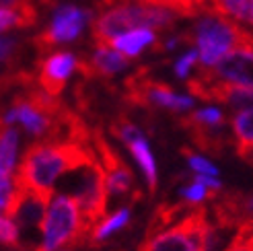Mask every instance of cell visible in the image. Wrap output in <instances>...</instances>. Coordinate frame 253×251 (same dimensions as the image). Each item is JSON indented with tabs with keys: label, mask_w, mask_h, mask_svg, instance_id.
<instances>
[{
	"label": "cell",
	"mask_w": 253,
	"mask_h": 251,
	"mask_svg": "<svg viewBox=\"0 0 253 251\" xmlns=\"http://www.w3.org/2000/svg\"><path fill=\"white\" fill-rule=\"evenodd\" d=\"M97 161L95 148L77 142H37L31 144L12 175L15 181L45 196H52L54 183L66 171L88 167Z\"/></svg>",
	"instance_id": "6da1fadb"
},
{
	"label": "cell",
	"mask_w": 253,
	"mask_h": 251,
	"mask_svg": "<svg viewBox=\"0 0 253 251\" xmlns=\"http://www.w3.org/2000/svg\"><path fill=\"white\" fill-rule=\"evenodd\" d=\"M177 19L179 17L169 8L144 2V0H138L136 4H118L97 17V21L93 23V42L97 47L109 45L116 37L132 29H165L171 27Z\"/></svg>",
	"instance_id": "7a4b0ae2"
},
{
	"label": "cell",
	"mask_w": 253,
	"mask_h": 251,
	"mask_svg": "<svg viewBox=\"0 0 253 251\" xmlns=\"http://www.w3.org/2000/svg\"><path fill=\"white\" fill-rule=\"evenodd\" d=\"M179 40L198 47L196 52L200 58L198 62L200 66L212 68L231 49L243 43H251L253 33L245 31L243 27L235 25L231 19L220 17L216 12H204V15L198 17L194 29L181 35Z\"/></svg>",
	"instance_id": "3957f363"
},
{
	"label": "cell",
	"mask_w": 253,
	"mask_h": 251,
	"mask_svg": "<svg viewBox=\"0 0 253 251\" xmlns=\"http://www.w3.org/2000/svg\"><path fill=\"white\" fill-rule=\"evenodd\" d=\"M43 243L37 251H74L88 243L83 214L74 196H56L49 202L45 220L42 224Z\"/></svg>",
	"instance_id": "277c9868"
},
{
	"label": "cell",
	"mask_w": 253,
	"mask_h": 251,
	"mask_svg": "<svg viewBox=\"0 0 253 251\" xmlns=\"http://www.w3.org/2000/svg\"><path fill=\"white\" fill-rule=\"evenodd\" d=\"M212 231L206 208H192L187 214L163 233L144 239L140 251H206V239Z\"/></svg>",
	"instance_id": "5b68a950"
},
{
	"label": "cell",
	"mask_w": 253,
	"mask_h": 251,
	"mask_svg": "<svg viewBox=\"0 0 253 251\" xmlns=\"http://www.w3.org/2000/svg\"><path fill=\"white\" fill-rule=\"evenodd\" d=\"M70 196L77 198L84 229L88 233V239H91L93 231L107 218V200H109L105 171L101 167L99 159L88 167L81 169V181L77 185V192Z\"/></svg>",
	"instance_id": "8992f818"
},
{
	"label": "cell",
	"mask_w": 253,
	"mask_h": 251,
	"mask_svg": "<svg viewBox=\"0 0 253 251\" xmlns=\"http://www.w3.org/2000/svg\"><path fill=\"white\" fill-rule=\"evenodd\" d=\"M124 86H126L124 99L130 105L150 107V109L153 107H165V109H175V111L192 109V105H194L192 97L177 95L169 84L150 79L146 68L138 70L136 74L126 79Z\"/></svg>",
	"instance_id": "52a82bcc"
},
{
	"label": "cell",
	"mask_w": 253,
	"mask_h": 251,
	"mask_svg": "<svg viewBox=\"0 0 253 251\" xmlns=\"http://www.w3.org/2000/svg\"><path fill=\"white\" fill-rule=\"evenodd\" d=\"M88 21H91V10L79 6H60L54 12L49 27L43 29L37 37H33V45L40 52H49L58 43L74 42Z\"/></svg>",
	"instance_id": "ba28073f"
},
{
	"label": "cell",
	"mask_w": 253,
	"mask_h": 251,
	"mask_svg": "<svg viewBox=\"0 0 253 251\" xmlns=\"http://www.w3.org/2000/svg\"><path fill=\"white\" fill-rule=\"evenodd\" d=\"M93 148L95 155L105 171V181H107V192L109 196H126V194H138V185L134 183V173L126 165L124 159L111 148V144L105 140L101 132H93Z\"/></svg>",
	"instance_id": "9c48e42d"
},
{
	"label": "cell",
	"mask_w": 253,
	"mask_h": 251,
	"mask_svg": "<svg viewBox=\"0 0 253 251\" xmlns=\"http://www.w3.org/2000/svg\"><path fill=\"white\" fill-rule=\"evenodd\" d=\"M208 72L222 83L253 89V40L224 54Z\"/></svg>",
	"instance_id": "30bf717a"
},
{
	"label": "cell",
	"mask_w": 253,
	"mask_h": 251,
	"mask_svg": "<svg viewBox=\"0 0 253 251\" xmlns=\"http://www.w3.org/2000/svg\"><path fill=\"white\" fill-rule=\"evenodd\" d=\"M72 70H77V56L70 52H54L37 62V84L52 97H60L66 89Z\"/></svg>",
	"instance_id": "8fae6325"
},
{
	"label": "cell",
	"mask_w": 253,
	"mask_h": 251,
	"mask_svg": "<svg viewBox=\"0 0 253 251\" xmlns=\"http://www.w3.org/2000/svg\"><path fill=\"white\" fill-rule=\"evenodd\" d=\"M130 66V58L120 54L118 49L109 45H101L95 49L91 58H77V70L84 79H97V77H113Z\"/></svg>",
	"instance_id": "7c38bea8"
},
{
	"label": "cell",
	"mask_w": 253,
	"mask_h": 251,
	"mask_svg": "<svg viewBox=\"0 0 253 251\" xmlns=\"http://www.w3.org/2000/svg\"><path fill=\"white\" fill-rule=\"evenodd\" d=\"M179 126L189 134L192 142L202 150V153H210V155H218L229 144V136L222 132V126H212L198 120L194 114L181 116Z\"/></svg>",
	"instance_id": "4fadbf2b"
},
{
	"label": "cell",
	"mask_w": 253,
	"mask_h": 251,
	"mask_svg": "<svg viewBox=\"0 0 253 251\" xmlns=\"http://www.w3.org/2000/svg\"><path fill=\"white\" fill-rule=\"evenodd\" d=\"M37 23V8L31 0L17 2L10 6H0V33L8 29H25Z\"/></svg>",
	"instance_id": "5bb4252c"
},
{
	"label": "cell",
	"mask_w": 253,
	"mask_h": 251,
	"mask_svg": "<svg viewBox=\"0 0 253 251\" xmlns=\"http://www.w3.org/2000/svg\"><path fill=\"white\" fill-rule=\"evenodd\" d=\"M194 204H187L185 200L179 204H159L157 210L153 212V218L148 222V229H146V239L155 237L159 233H163L165 229L173 227L175 222H179L189 210H192Z\"/></svg>",
	"instance_id": "9a60e30c"
},
{
	"label": "cell",
	"mask_w": 253,
	"mask_h": 251,
	"mask_svg": "<svg viewBox=\"0 0 253 251\" xmlns=\"http://www.w3.org/2000/svg\"><path fill=\"white\" fill-rule=\"evenodd\" d=\"M155 42H157V37H155L153 29L140 27V29H132L128 33L116 37V40L109 43V47L118 49L120 54L128 56V58H136V56H140V52L144 47H148L150 43H155Z\"/></svg>",
	"instance_id": "2e32d148"
},
{
	"label": "cell",
	"mask_w": 253,
	"mask_h": 251,
	"mask_svg": "<svg viewBox=\"0 0 253 251\" xmlns=\"http://www.w3.org/2000/svg\"><path fill=\"white\" fill-rule=\"evenodd\" d=\"M128 148H130V153L134 155L136 163L140 165V169L144 173V177L148 181V190L155 192L157 190V165H155V159H153V153H150L148 142L142 138V140L128 144Z\"/></svg>",
	"instance_id": "e0dca14e"
},
{
	"label": "cell",
	"mask_w": 253,
	"mask_h": 251,
	"mask_svg": "<svg viewBox=\"0 0 253 251\" xmlns=\"http://www.w3.org/2000/svg\"><path fill=\"white\" fill-rule=\"evenodd\" d=\"M128 220H130V208H122V210H118L113 216H107L103 222L99 224V227L93 231V235H91V239H88V247H99L101 243H103L109 235H113L116 231H120L122 227H126L128 224Z\"/></svg>",
	"instance_id": "ac0fdd59"
},
{
	"label": "cell",
	"mask_w": 253,
	"mask_h": 251,
	"mask_svg": "<svg viewBox=\"0 0 253 251\" xmlns=\"http://www.w3.org/2000/svg\"><path fill=\"white\" fill-rule=\"evenodd\" d=\"M231 130L237 136V146H253V109L239 111L231 120Z\"/></svg>",
	"instance_id": "d6986e66"
},
{
	"label": "cell",
	"mask_w": 253,
	"mask_h": 251,
	"mask_svg": "<svg viewBox=\"0 0 253 251\" xmlns=\"http://www.w3.org/2000/svg\"><path fill=\"white\" fill-rule=\"evenodd\" d=\"M0 245L8 247L10 251H27L25 245L21 243L17 222L4 214H0Z\"/></svg>",
	"instance_id": "ffe728a7"
},
{
	"label": "cell",
	"mask_w": 253,
	"mask_h": 251,
	"mask_svg": "<svg viewBox=\"0 0 253 251\" xmlns=\"http://www.w3.org/2000/svg\"><path fill=\"white\" fill-rule=\"evenodd\" d=\"M111 134L118 138V140L126 142V144H132V142H138L142 140V132L136 128V126L126 118V116H120L116 122H111Z\"/></svg>",
	"instance_id": "44dd1931"
},
{
	"label": "cell",
	"mask_w": 253,
	"mask_h": 251,
	"mask_svg": "<svg viewBox=\"0 0 253 251\" xmlns=\"http://www.w3.org/2000/svg\"><path fill=\"white\" fill-rule=\"evenodd\" d=\"M181 153H183V157H185V161H187V165L194 169V173H200V175H212V177H216V167L212 165L210 161H206L202 155H196V153H192L189 148H181Z\"/></svg>",
	"instance_id": "7402d4cb"
},
{
	"label": "cell",
	"mask_w": 253,
	"mask_h": 251,
	"mask_svg": "<svg viewBox=\"0 0 253 251\" xmlns=\"http://www.w3.org/2000/svg\"><path fill=\"white\" fill-rule=\"evenodd\" d=\"M218 196V192H214V190H208V187H204V185H200V183H192V185H187V187H183L181 190V198L185 200L187 204H198V202H204L206 198H210V200H214Z\"/></svg>",
	"instance_id": "603a6c76"
},
{
	"label": "cell",
	"mask_w": 253,
	"mask_h": 251,
	"mask_svg": "<svg viewBox=\"0 0 253 251\" xmlns=\"http://www.w3.org/2000/svg\"><path fill=\"white\" fill-rule=\"evenodd\" d=\"M198 62H200V58H198V52L194 49V52H187L185 56H181L179 60H177V64H175V74L179 79H187V74H189V70H192L194 66H198Z\"/></svg>",
	"instance_id": "cb8c5ba5"
},
{
	"label": "cell",
	"mask_w": 253,
	"mask_h": 251,
	"mask_svg": "<svg viewBox=\"0 0 253 251\" xmlns=\"http://www.w3.org/2000/svg\"><path fill=\"white\" fill-rule=\"evenodd\" d=\"M194 181L200 183V185H204V187H208V190H214V192H220V187H222V183H220L216 177H212V175L194 173Z\"/></svg>",
	"instance_id": "d4e9b609"
},
{
	"label": "cell",
	"mask_w": 253,
	"mask_h": 251,
	"mask_svg": "<svg viewBox=\"0 0 253 251\" xmlns=\"http://www.w3.org/2000/svg\"><path fill=\"white\" fill-rule=\"evenodd\" d=\"M17 52V42L15 40H0V62H6Z\"/></svg>",
	"instance_id": "484cf974"
},
{
	"label": "cell",
	"mask_w": 253,
	"mask_h": 251,
	"mask_svg": "<svg viewBox=\"0 0 253 251\" xmlns=\"http://www.w3.org/2000/svg\"><path fill=\"white\" fill-rule=\"evenodd\" d=\"M243 220H253V196H243Z\"/></svg>",
	"instance_id": "4316f807"
},
{
	"label": "cell",
	"mask_w": 253,
	"mask_h": 251,
	"mask_svg": "<svg viewBox=\"0 0 253 251\" xmlns=\"http://www.w3.org/2000/svg\"><path fill=\"white\" fill-rule=\"evenodd\" d=\"M235 153L253 167V146H235Z\"/></svg>",
	"instance_id": "83f0119b"
},
{
	"label": "cell",
	"mask_w": 253,
	"mask_h": 251,
	"mask_svg": "<svg viewBox=\"0 0 253 251\" xmlns=\"http://www.w3.org/2000/svg\"><path fill=\"white\" fill-rule=\"evenodd\" d=\"M128 0H97V8H113V6H118V4H126Z\"/></svg>",
	"instance_id": "f1b7e54d"
},
{
	"label": "cell",
	"mask_w": 253,
	"mask_h": 251,
	"mask_svg": "<svg viewBox=\"0 0 253 251\" xmlns=\"http://www.w3.org/2000/svg\"><path fill=\"white\" fill-rule=\"evenodd\" d=\"M17 2H25V0H0V6H10V4H17Z\"/></svg>",
	"instance_id": "f546056e"
},
{
	"label": "cell",
	"mask_w": 253,
	"mask_h": 251,
	"mask_svg": "<svg viewBox=\"0 0 253 251\" xmlns=\"http://www.w3.org/2000/svg\"><path fill=\"white\" fill-rule=\"evenodd\" d=\"M42 2H45V4H52V2H54V0H42Z\"/></svg>",
	"instance_id": "4dcf8cb0"
}]
</instances>
